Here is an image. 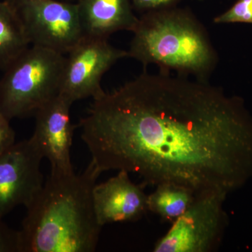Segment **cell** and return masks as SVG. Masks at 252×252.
Segmentation results:
<instances>
[{"label":"cell","mask_w":252,"mask_h":252,"mask_svg":"<svg viewBox=\"0 0 252 252\" xmlns=\"http://www.w3.org/2000/svg\"><path fill=\"white\" fill-rule=\"evenodd\" d=\"M79 127L101 172L137 174L145 185L226 193L248 173L251 119L207 81L144 72L94 99Z\"/></svg>","instance_id":"1"},{"label":"cell","mask_w":252,"mask_h":252,"mask_svg":"<svg viewBox=\"0 0 252 252\" xmlns=\"http://www.w3.org/2000/svg\"><path fill=\"white\" fill-rule=\"evenodd\" d=\"M102 172L91 161L80 174L51 173L26 207L19 230L20 252H93L102 226L94 189Z\"/></svg>","instance_id":"2"},{"label":"cell","mask_w":252,"mask_h":252,"mask_svg":"<svg viewBox=\"0 0 252 252\" xmlns=\"http://www.w3.org/2000/svg\"><path fill=\"white\" fill-rule=\"evenodd\" d=\"M128 57L161 72L177 71L207 81L218 56L207 32L191 13L176 7L144 13L134 31Z\"/></svg>","instance_id":"3"},{"label":"cell","mask_w":252,"mask_h":252,"mask_svg":"<svg viewBox=\"0 0 252 252\" xmlns=\"http://www.w3.org/2000/svg\"><path fill=\"white\" fill-rule=\"evenodd\" d=\"M65 56L31 46L0 79V114L8 120L35 116L61 91Z\"/></svg>","instance_id":"4"},{"label":"cell","mask_w":252,"mask_h":252,"mask_svg":"<svg viewBox=\"0 0 252 252\" xmlns=\"http://www.w3.org/2000/svg\"><path fill=\"white\" fill-rule=\"evenodd\" d=\"M31 46L67 54L84 37L77 3L57 0H6Z\"/></svg>","instance_id":"5"},{"label":"cell","mask_w":252,"mask_h":252,"mask_svg":"<svg viewBox=\"0 0 252 252\" xmlns=\"http://www.w3.org/2000/svg\"><path fill=\"white\" fill-rule=\"evenodd\" d=\"M225 193L196 194L187 211L166 234L158 240L154 252H214L221 241L226 223L223 210Z\"/></svg>","instance_id":"6"},{"label":"cell","mask_w":252,"mask_h":252,"mask_svg":"<svg viewBox=\"0 0 252 252\" xmlns=\"http://www.w3.org/2000/svg\"><path fill=\"white\" fill-rule=\"evenodd\" d=\"M128 57L127 51L117 49L104 38L84 36L65 57L59 94L69 102L104 94L101 80L119 60Z\"/></svg>","instance_id":"7"},{"label":"cell","mask_w":252,"mask_h":252,"mask_svg":"<svg viewBox=\"0 0 252 252\" xmlns=\"http://www.w3.org/2000/svg\"><path fill=\"white\" fill-rule=\"evenodd\" d=\"M42 158L31 138L0 154V218L19 205L27 207L35 198L44 185Z\"/></svg>","instance_id":"8"},{"label":"cell","mask_w":252,"mask_h":252,"mask_svg":"<svg viewBox=\"0 0 252 252\" xmlns=\"http://www.w3.org/2000/svg\"><path fill=\"white\" fill-rule=\"evenodd\" d=\"M72 105L59 94L34 116L35 129L31 139L43 158L49 160L52 174L74 172L70 157L74 130L69 117Z\"/></svg>","instance_id":"9"},{"label":"cell","mask_w":252,"mask_h":252,"mask_svg":"<svg viewBox=\"0 0 252 252\" xmlns=\"http://www.w3.org/2000/svg\"><path fill=\"white\" fill-rule=\"evenodd\" d=\"M128 174L120 170L115 177L94 187V210L102 227L109 223L137 221L149 211L148 195L140 185L130 180Z\"/></svg>","instance_id":"10"},{"label":"cell","mask_w":252,"mask_h":252,"mask_svg":"<svg viewBox=\"0 0 252 252\" xmlns=\"http://www.w3.org/2000/svg\"><path fill=\"white\" fill-rule=\"evenodd\" d=\"M84 35L107 39L119 31L132 32L139 18L131 0H78Z\"/></svg>","instance_id":"11"},{"label":"cell","mask_w":252,"mask_h":252,"mask_svg":"<svg viewBox=\"0 0 252 252\" xmlns=\"http://www.w3.org/2000/svg\"><path fill=\"white\" fill-rule=\"evenodd\" d=\"M196 194L193 189L178 184H159L153 193L148 195L149 211L158 215L162 221L172 224L187 211Z\"/></svg>","instance_id":"12"},{"label":"cell","mask_w":252,"mask_h":252,"mask_svg":"<svg viewBox=\"0 0 252 252\" xmlns=\"http://www.w3.org/2000/svg\"><path fill=\"white\" fill-rule=\"evenodd\" d=\"M30 46L16 13L6 0H0V70H6Z\"/></svg>","instance_id":"13"},{"label":"cell","mask_w":252,"mask_h":252,"mask_svg":"<svg viewBox=\"0 0 252 252\" xmlns=\"http://www.w3.org/2000/svg\"><path fill=\"white\" fill-rule=\"evenodd\" d=\"M216 24L243 23L252 24V0H237L229 9L214 18Z\"/></svg>","instance_id":"14"},{"label":"cell","mask_w":252,"mask_h":252,"mask_svg":"<svg viewBox=\"0 0 252 252\" xmlns=\"http://www.w3.org/2000/svg\"><path fill=\"white\" fill-rule=\"evenodd\" d=\"M0 218V252H20L19 230L8 226Z\"/></svg>","instance_id":"15"},{"label":"cell","mask_w":252,"mask_h":252,"mask_svg":"<svg viewBox=\"0 0 252 252\" xmlns=\"http://www.w3.org/2000/svg\"><path fill=\"white\" fill-rule=\"evenodd\" d=\"M181 0H131L132 6L142 12L160 11L175 7Z\"/></svg>","instance_id":"16"},{"label":"cell","mask_w":252,"mask_h":252,"mask_svg":"<svg viewBox=\"0 0 252 252\" xmlns=\"http://www.w3.org/2000/svg\"><path fill=\"white\" fill-rule=\"evenodd\" d=\"M10 122L0 114V154L16 143V133Z\"/></svg>","instance_id":"17"}]
</instances>
